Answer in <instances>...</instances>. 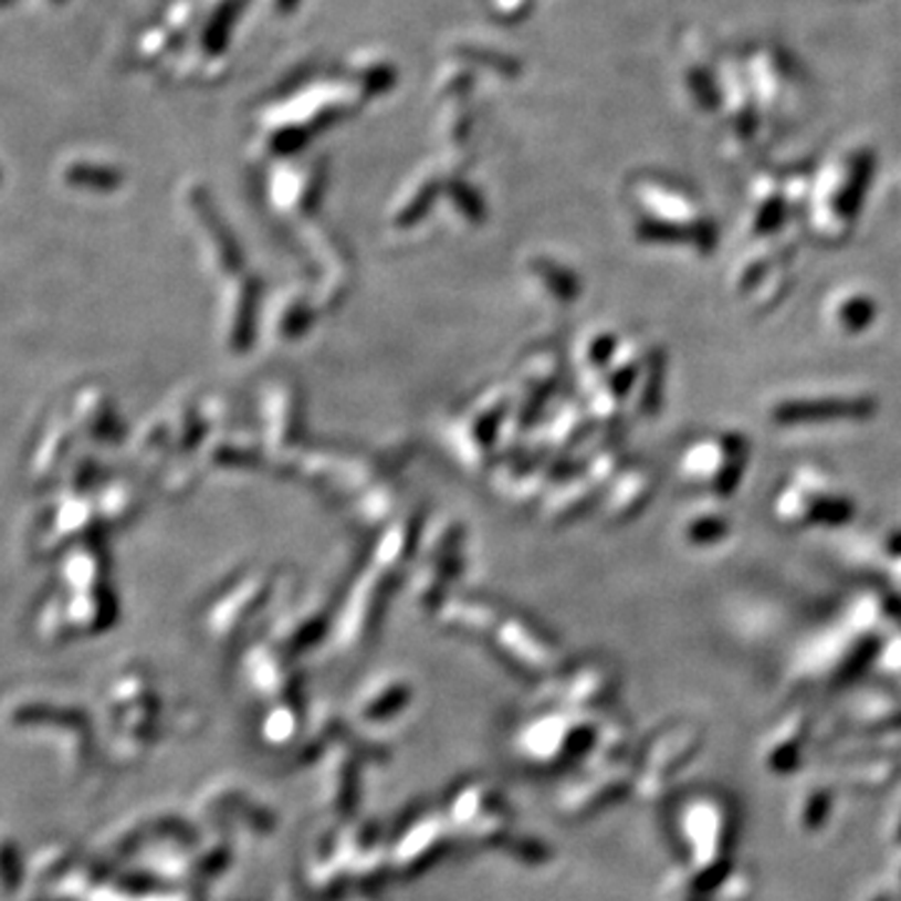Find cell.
<instances>
[{
	"mask_svg": "<svg viewBox=\"0 0 901 901\" xmlns=\"http://www.w3.org/2000/svg\"><path fill=\"white\" fill-rule=\"evenodd\" d=\"M776 524L789 531L841 528L857 516V504L839 479L817 467H799L779 481L772 496Z\"/></svg>",
	"mask_w": 901,
	"mask_h": 901,
	"instance_id": "6da1fadb",
	"label": "cell"
},
{
	"mask_svg": "<svg viewBox=\"0 0 901 901\" xmlns=\"http://www.w3.org/2000/svg\"><path fill=\"white\" fill-rule=\"evenodd\" d=\"M752 446L744 433L709 431L691 439L679 457V479L701 499L724 501L742 486Z\"/></svg>",
	"mask_w": 901,
	"mask_h": 901,
	"instance_id": "7a4b0ae2",
	"label": "cell"
},
{
	"mask_svg": "<svg viewBox=\"0 0 901 901\" xmlns=\"http://www.w3.org/2000/svg\"><path fill=\"white\" fill-rule=\"evenodd\" d=\"M879 411L874 394L865 388H811L774 398L766 409L776 429H827V426L867 423Z\"/></svg>",
	"mask_w": 901,
	"mask_h": 901,
	"instance_id": "3957f363",
	"label": "cell"
},
{
	"mask_svg": "<svg viewBox=\"0 0 901 901\" xmlns=\"http://www.w3.org/2000/svg\"><path fill=\"white\" fill-rule=\"evenodd\" d=\"M748 249L732 269V291L748 311L764 313L779 306L786 291L794 283V253L786 249H769L766 241H752Z\"/></svg>",
	"mask_w": 901,
	"mask_h": 901,
	"instance_id": "277c9868",
	"label": "cell"
},
{
	"mask_svg": "<svg viewBox=\"0 0 901 901\" xmlns=\"http://www.w3.org/2000/svg\"><path fill=\"white\" fill-rule=\"evenodd\" d=\"M879 316L881 303L874 293L853 283L831 289L821 306V318L829 334L847 341L867 336L879 324Z\"/></svg>",
	"mask_w": 901,
	"mask_h": 901,
	"instance_id": "5b68a950",
	"label": "cell"
},
{
	"mask_svg": "<svg viewBox=\"0 0 901 901\" xmlns=\"http://www.w3.org/2000/svg\"><path fill=\"white\" fill-rule=\"evenodd\" d=\"M721 501L701 499L694 509L681 516V544L694 552H714L732 538V516L726 514Z\"/></svg>",
	"mask_w": 901,
	"mask_h": 901,
	"instance_id": "8992f818",
	"label": "cell"
},
{
	"mask_svg": "<svg viewBox=\"0 0 901 901\" xmlns=\"http://www.w3.org/2000/svg\"><path fill=\"white\" fill-rule=\"evenodd\" d=\"M879 556H881L879 564H884L887 576L891 582L901 584V528L884 538V546H881Z\"/></svg>",
	"mask_w": 901,
	"mask_h": 901,
	"instance_id": "52a82bcc",
	"label": "cell"
}]
</instances>
